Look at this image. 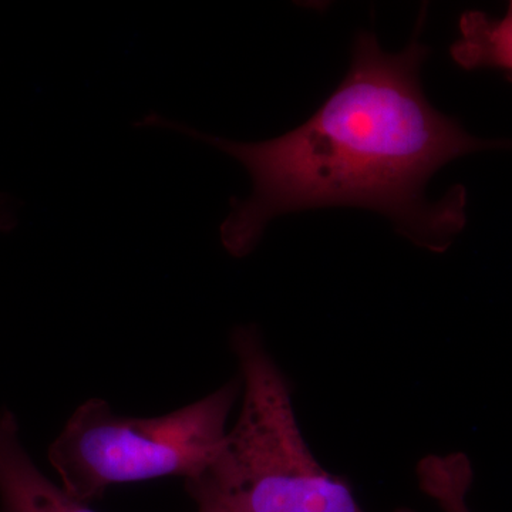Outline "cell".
Returning a JSON list of instances; mask_svg holds the SVG:
<instances>
[{
    "instance_id": "obj_1",
    "label": "cell",
    "mask_w": 512,
    "mask_h": 512,
    "mask_svg": "<svg viewBox=\"0 0 512 512\" xmlns=\"http://www.w3.org/2000/svg\"><path fill=\"white\" fill-rule=\"evenodd\" d=\"M402 52H384L375 33H357L345 79L301 126L271 140H229L150 113L137 127L170 130L237 160L252 190L232 200L221 224L222 245L234 258L251 254L269 222L293 212L353 207L382 214L417 247L444 252L467 222V191L439 200L426 191L450 161L511 146L481 140L431 106L421 86L430 49L420 25Z\"/></svg>"
},
{
    "instance_id": "obj_2",
    "label": "cell",
    "mask_w": 512,
    "mask_h": 512,
    "mask_svg": "<svg viewBox=\"0 0 512 512\" xmlns=\"http://www.w3.org/2000/svg\"><path fill=\"white\" fill-rule=\"evenodd\" d=\"M229 343L242 380L241 412L211 466L185 481L197 512H366L303 439L291 384L259 329L237 326Z\"/></svg>"
},
{
    "instance_id": "obj_3",
    "label": "cell",
    "mask_w": 512,
    "mask_h": 512,
    "mask_svg": "<svg viewBox=\"0 0 512 512\" xmlns=\"http://www.w3.org/2000/svg\"><path fill=\"white\" fill-rule=\"evenodd\" d=\"M242 393L241 376L164 416L128 417L110 404H80L49 448L62 487L89 504L111 485L201 476L220 454L228 417Z\"/></svg>"
},
{
    "instance_id": "obj_4",
    "label": "cell",
    "mask_w": 512,
    "mask_h": 512,
    "mask_svg": "<svg viewBox=\"0 0 512 512\" xmlns=\"http://www.w3.org/2000/svg\"><path fill=\"white\" fill-rule=\"evenodd\" d=\"M0 512H96L36 467L8 409L0 412Z\"/></svg>"
},
{
    "instance_id": "obj_5",
    "label": "cell",
    "mask_w": 512,
    "mask_h": 512,
    "mask_svg": "<svg viewBox=\"0 0 512 512\" xmlns=\"http://www.w3.org/2000/svg\"><path fill=\"white\" fill-rule=\"evenodd\" d=\"M460 35L450 47L451 59L466 70L512 72V2L501 18L468 10L458 22Z\"/></svg>"
},
{
    "instance_id": "obj_6",
    "label": "cell",
    "mask_w": 512,
    "mask_h": 512,
    "mask_svg": "<svg viewBox=\"0 0 512 512\" xmlns=\"http://www.w3.org/2000/svg\"><path fill=\"white\" fill-rule=\"evenodd\" d=\"M420 490L443 512H473L468 507V493L474 471L470 458L460 451L429 454L416 468Z\"/></svg>"
},
{
    "instance_id": "obj_7",
    "label": "cell",
    "mask_w": 512,
    "mask_h": 512,
    "mask_svg": "<svg viewBox=\"0 0 512 512\" xmlns=\"http://www.w3.org/2000/svg\"><path fill=\"white\" fill-rule=\"evenodd\" d=\"M9 201L0 197V231H9L15 224L12 208L9 207Z\"/></svg>"
}]
</instances>
